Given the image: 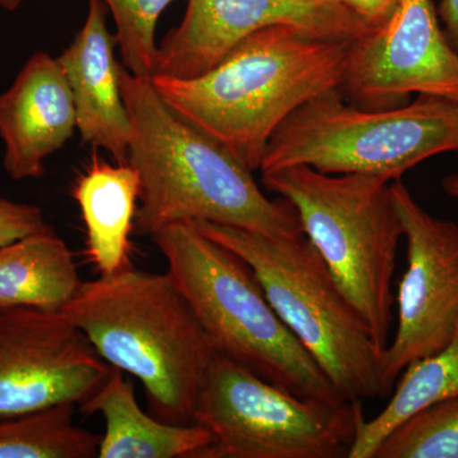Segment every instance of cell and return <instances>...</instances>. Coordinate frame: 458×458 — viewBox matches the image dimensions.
Masks as SVG:
<instances>
[{"instance_id": "7", "label": "cell", "mask_w": 458, "mask_h": 458, "mask_svg": "<svg viewBox=\"0 0 458 458\" xmlns=\"http://www.w3.org/2000/svg\"><path fill=\"white\" fill-rule=\"evenodd\" d=\"M458 152V105L419 95L412 104L369 111L339 89L310 99L280 123L260 171L309 165L327 174H360L390 182L430 157Z\"/></svg>"}, {"instance_id": "26", "label": "cell", "mask_w": 458, "mask_h": 458, "mask_svg": "<svg viewBox=\"0 0 458 458\" xmlns=\"http://www.w3.org/2000/svg\"><path fill=\"white\" fill-rule=\"evenodd\" d=\"M22 4V0H0V8L7 12H16Z\"/></svg>"}, {"instance_id": "8", "label": "cell", "mask_w": 458, "mask_h": 458, "mask_svg": "<svg viewBox=\"0 0 458 458\" xmlns=\"http://www.w3.org/2000/svg\"><path fill=\"white\" fill-rule=\"evenodd\" d=\"M364 421L361 400L303 399L219 352L192 418L213 434L199 458H348Z\"/></svg>"}, {"instance_id": "11", "label": "cell", "mask_w": 458, "mask_h": 458, "mask_svg": "<svg viewBox=\"0 0 458 458\" xmlns=\"http://www.w3.org/2000/svg\"><path fill=\"white\" fill-rule=\"evenodd\" d=\"M111 369L62 311H0V418L81 406Z\"/></svg>"}, {"instance_id": "18", "label": "cell", "mask_w": 458, "mask_h": 458, "mask_svg": "<svg viewBox=\"0 0 458 458\" xmlns=\"http://www.w3.org/2000/svg\"><path fill=\"white\" fill-rule=\"evenodd\" d=\"M386 408L364 421L348 458H373L386 437L421 410L458 399V322L450 343L441 351L412 361L399 377Z\"/></svg>"}, {"instance_id": "13", "label": "cell", "mask_w": 458, "mask_h": 458, "mask_svg": "<svg viewBox=\"0 0 458 458\" xmlns=\"http://www.w3.org/2000/svg\"><path fill=\"white\" fill-rule=\"evenodd\" d=\"M77 131L74 99L57 57L36 51L0 95L3 167L11 179H38L45 162Z\"/></svg>"}, {"instance_id": "24", "label": "cell", "mask_w": 458, "mask_h": 458, "mask_svg": "<svg viewBox=\"0 0 458 458\" xmlns=\"http://www.w3.org/2000/svg\"><path fill=\"white\" fill-rule=\"evenodd\" d=\"M439 14L445 25V36L458 53V0H442Z\"/></svg>"}, {"instance_id": "22", "label": "cell", "mask_w": 458, "mask_h": 458, "mask_svg": "<svg viewBox=\"0 0 458 458\" xmlns=\"http://www.w3.org/2000/svg\"><path fill=\"white\" fill-rule=\"evenodd\" d=\"M53 231L40 207L0 197V246Z\"/></svg>"}, {"instance_id": "10", "label": "cell", "mask_w": 458, "mask_h": 458, "mask_svg": "<svg viewBox=\"0 0 458 458\" xmlns=\"http://www.w3.org/2000/svg\"><path fill=\"white\" fill-rule=\"evenodd\" d=\"M339 90L369 111L403 106L411 93L458 105V53L432 0H400L384 26L352 41Z\"/></svg>"}, {"instance_id": "4", "label": "cell", "mask_w": 458, "mask_h": 458, "mask_svg": "<svg viewBox=\"0 0 458 458\" xmlns=\"http://www.w3.org/2000/svg\"><path fill=\"white\" fill-rule=\"evenodd\" d=\"M216 351L303 399L346 401L274 311L254 270L194 223L150 237Z\"/></svg>"}, {"instance_id": "1", "label": "cell", "mask_w": 458, "mask_h": 458, "mask_svg": "<svg viewBox=\"0 0 458 458\" xmlns=\"http://www.w3.org/2000/svg\"><path fill=\"white\" fill-rule=\"evenodd\" d=\"M122 89L132 126L128 164L140 181L134 234L152 237L176 223L210 222L270 237L304 236L291 201L265 197L252 171L168 106L150 77L123 66Z\"/></svg>"}, {"instance_id": "20", "label": "cell", "mask_w": 458, "mask_h": 458, "mask_svg": "<svg viewBox=\"0 0 458 458\" xmlns=\"http://www.w3.org/2000/svg\"><path fill=\"white\" fill-rule=\"evenodd\" d=\"M373 458H458V399L434 403L406 419Z\"/></svg>"}, {"instance_id": "25", "label": "cell", "mask_w": 458, "mask_h": 458, "mask_svg": "<svg viewBox=\"0 0 458 458\" xmlns=\"http://www.w3.org/2000/svg\"><path fill=\"white\" fill-rule=\"evenodd\" d=\"M443 186H445V191L448 194L458 199V174L445 177V181H443Z\"/></svg>"}, {"instance_id": "14", "label": "cell", "mask_w": 458, "mask_h": 458, "mask_svg": "<svg viewBox=\"0 0 458 458\" xmlns=\"http://www.w3.org/2000/svg\"><path fill=\"white\" fill-rule=\"evenodd\" d=\"M104 0H89L81 31L57 56L73 95L77 131L83 141L102 148L117 164H128L132 126L123 101V66L114 56Z\"/></svg>"}, {"instance_id": "6", "label": "cell", "mask_w": 458, "mask_h": 458, "mask_svg": "<svg viewBox=\"0 0 458 458\" xmlns=\"http://www.w3.org/2000/svg\"><path fill=\"white\" fill-rule=\"evenodd\" d=\"M254 270L267 301L345 400L384 397V349L306 236L270 237L191 222Z\"/></svg>"}, {"instance_id": "5", "label": "cell", "mask_w": 458, "mask_h": 458, "mask_svg": "<svg viewBox=\"0 0 458 458\" xmlns=\"http://www.w3.org/2000/svg\"><path fill=\"white\" fill-rule=\"evenodd\" d=\"M269 191L293 205L309 238L379 348L393 325V279L403 225L388 181L322 174L309 165L262 171Z\"/></svg>"}, {"instance_id": "15", "label": "cell", "mask_w": 458, "mask_h": 458, "mask_svg": "<svg viewBox=\"0 0 458 458\" xmlns=\"http://www.w3.org/2000/svg\"><path fill=\"white\" fill-rule=\"evenodd\" d=\"M84 414H101L106 423L98 447L101 458H199L213 434L199 424H174L141 410L134 386L111 369L98 391L80 406Z\"/></svg>"}, {"instance_id": "23", "label": "cell", "mask_w": 458, "mask_h": 458, "mask_svg": "<svg viewBox=\"0 0 458 458\" xmlns=\"http://www.w3.org/2000/svg\"><path fill=\"white\" fill-rule=\"evenodd\" d=\"M357 14L373 30L379 29L393 17L400 0H335Z\"/></svg>"}, {"instance_id": "2", "label": "cell", "mask_w": 458, "mask_h": 458, "mask_svg": "<svg viewBox=\"0 0 458 458\" xmlns=\"http://www.w3.org/2000/svg\"><path fill=\"white\" fill-rule=\"evenodd\" d=\"M352 42L270 26L247 36L207 73L150 81L168 106L254 172L289 114L339 89Z\"/></svg>"}, {"instance_id": "19", "label": "cell", "mask_w": 458, "mask_h": 458, "mask_svg": "<svg viewBox=\"0 0 458 458\" xmlns=\"http://www.w3.org/2000/svg\"><path fill=\"white\" fill-rule=\"evenodd\" d=\"M74 418L73 403L0 418V458L98 457L101 436Z\"/></svg>"}, {"instance_id": "3", "label": "cell", "mask_w": 458, "mask_h": 458, "mask_svg": "<svg viewBox=\"0 0 458 458\" xmlns=\"http://www.w3.org/2000/svg\"><path fill=\"white\" fill-rule=\"evenodd\" d=\"M62 312L102 360L140 379L155 417L192 423L218 351L167 271L131 265L82 282Z\"/></svg>"}, {"instance_id": "17", "label": "cell", "mask_w": 458, "mask_h": 458, "mask_svg": "<svg viewBox=\"0 0 458 458\" xmlns=\"http://www.w3.org/2000/svg\"><path fill=\"white\" fill-rule=\"evenodd\" d=\"M81 284L73 252L54 229L0 246V311L59 312Z\"/></svg>"}, {"instance_id": "12", "label": "cell", "mask_w": 458, "mask_h": 458, "mask_svg": "<svg viewBox=\"0 0 458 458\" xmlns=\"http://www.w3.org/2000/svg\"><path fill=\"white\" fill-rule=\"evenodd\" d=\"M270 26L348 41L375 31L335 0H189L180 25L158 47L155 74L207 73L247 36Z\"/></svg>"}, {"instance_id": "9", "label": "cell", "mask_w": 458, "mask_h": 458, "mask_svg": "<svg viewBox=\"0 0 458 458\" xmlns=\"http://www.w3.org/2000/svg\"><path fill=\"white\" fill-rule=\"evenodd\" d=\"M408 242L397 293L396 334L382 358L384 397L412 361L441 351L458 322V225L420 207L403 181L391 185Z\"/></svg>"}, {"instance_id": "16", "label": "cell", "mask_w": 458, "mask_h": 458, "mask_svg": "<svg viewBox=\"0 0 458 458\" xmlns=\"http://www.w3.org/2000/svg\"><path fill=\"white\" fill-rule=\"evenodd\" d=\"M140 181L129 164H108L98 155L75 181L73 198L86 225V254L99 271L110 276L131 267Z\"/></svg>"}, {"instance_id": "21", "label": "cell", "mask_w": 458, "mask_h": 458, "mask_svg": "<svg viewBox=\"0 0 458 458\" xmlns=\"http://www.w3.org/2000/svg\"><path fill=\"white\" fill-rule=\"evenodd\" d=\"M116 26L117 47L123 64L131 74L152 77L156 73L158 45L157 23L174 0H104Z\"/></svg>"}]
</instances>
